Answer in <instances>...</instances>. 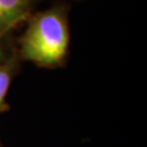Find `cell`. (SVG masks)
Listing matches in <instances>:
<instances>
[{
    "instance_id": "obj_1",
    "label": "cell",
    "mask_w": 147,
    "mask_h": 147,
    "mask_svg": "<svg viewBox=\"0 0 147 147\" xmlns=\"http://www.w3.org/2000/svg\"><path fill=\"white\" fill-rule=\"evenodd\" d=\"M69 27L61 11L40 12L31 20L21 40L22 57L42 67H57L67 56Z\"/></svg>"
},
{
    "instance_id": "obj_2",
    "label": "cell",
    "mask_w": 147,
    "mask_h": 147,
    "mask_svg": "<svg viewBox=\"0 0 147 147\" xmlns=\"http://www.w3.org/2000/svg\"><path fill=\"white\" fill-rule=\"evenodd\" d=\"M30 0H0V34L26 16Z\"/></svg>"
},
{
    "instance_id": "obj_4",
    "label": "cell",
    "mask_w": 147,
    "mask_h": 147,
    "mask_svg": "<svg viewBox=\"0 0 147 147\" xmlns=\"http://www.w3.org/2000/svg\"><path fill=\"white\" fill-rule=\"evenodd\" d=\"M2 58V48H1V42H0V60Z\"/></svg>"
},
{
    "instance_id": "obj_3",
    "label": "cell",
    "mask_w": 147,
    "mask_h": 147,
    "mask_svg": "<svg viewBox=\"0 0 147 147\" xmlns=\"http://www.w3.org/2000/svg\"><path fill=\"white\" fill-rule=\"evenodd\" d=\"M13 71L14 62L12 60L0 64V111H3L8 107L5 104V97L12 81Z\"/></svg>"
},
{
    "instance_id": "obj_5",
    "label": "cell",
    "mask_w": 147,
    "mask_h": 147,
    "mask_svg": "<svg viewBox=\"0 0 147 147\" xmlns=\"http://www.w3.org/2000/svg\"><path fill=\"white\" fill-rule=\"evenodd\" d=\"M0 147H3V145H2V144H1V143H0Z\"/></svg>"
}]
</instances>
